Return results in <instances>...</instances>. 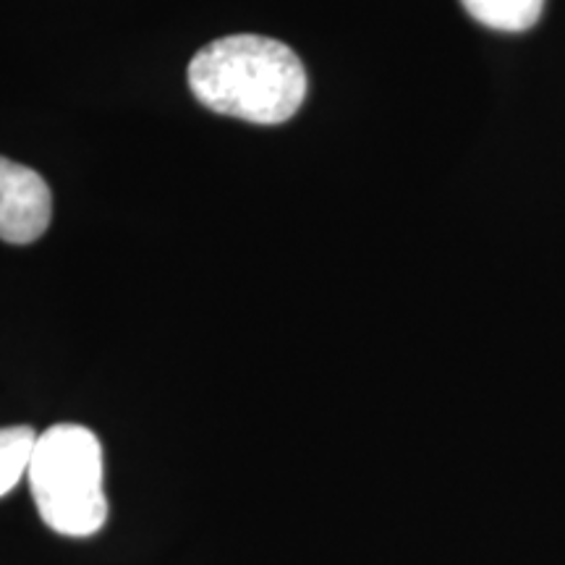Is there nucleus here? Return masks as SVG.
I'll use <instances>...</instances> for the list:
<instances>
[{"instance_id":"nucleus-2","label":"nucleus","mask_w":565,"mask_h":565,"mask_svg":"<svg viewBox=\"0 0 565 565\" xmlns=\"http://www.w3.org/2000/svg\"><path fill=\"white\" fill-rule=\"evenodd\" d=\"M26 479L40 519L53 532L92 536L108 521L103 445L82 424H55L40 433Z\"/></svg>"},{"instance_id":"nucleus-1","label":"nucleus","mask_w":565,"mask_h":565,"mask_svg":"<svg viewBox=\"0 0 565 565\" xmlns=\"http://www.w3.org/2000/svg\"><path fill=\"white\" fill-rule=\"evenodd\" d=\"M189 87L204 108L249 124L288 121L307 97V71L291 47L263 34H231L189 63Z\"/></svg>"},{"instance_id":"nucleus-3","label":"nucleus","mask_w":565,"mask_h":565,"mask_svg":"<svg viewBox=\"0 0 565 565\" xmlns=\"http://www.w3.org/2000/svg\"><path fill=\"white\" fill-rule=\"evenodd\" d=\"M53 194L32 168L0 158V242L32 244L47 231Z\"/></svg>"},{"instance_id":"nucleus-4","label":"nucleus","mask_w":565,"mask_h":565,"mask_svg":"<svg viewBox=\"0 0 565 565\" xmlns=\"http://www.w3.org/2000/svg\"><path fill=\"white\" fill-rule=\"evenodd\" d=\"M479 24L498 32H526L540 21L545 0H461Z\"/></svg>"},{"instance_id":"nucleus-5","label":"nucleus","mask_w":565,"mask_h":565,"mask_svg":"<svg viewBox=\"0 0 565 565\" xmlns=\"http://www.w3.org/2000/svg\"><path fill=\"white\" fill-rule=\"evenodd\" d=\"M38 437L40 435L26 424L0 429V498L26 477Z\"/></svg>"}]
</instances>
